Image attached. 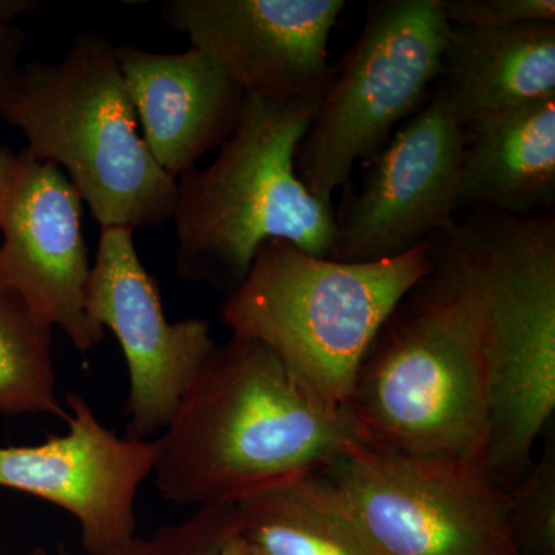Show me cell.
Returning a JSON list of instances; mask_svg holds the SVG:
<instances>
[{
    "instance_id": "1",
    "label": "cell",
    "mask_w": 555,
    "mask_h": 555,
    "mask_svg": "<svg viewBox=\"0 0 555 555\" xmlns=\"http://www.w3.org/2000/svg\"><path fill=\"white\" fill-rule=\"evenodd\" d=\"M448 225L429 238L433 270L367 347L345 414L369 448L483 470L491 433L486 294Z\"/></svg>"
},
{
    "instance_id": "2",
    "label": "cell",
    "mask_w": 555,
    "mask_h": 555,
    "mask_svg": "<svg viewBox=\"0 0 555 555\" xmlns=\"http://www.w3.org/2000/svg\"><path fill=\"white\" fill-rule=\"evenodd\" d=\"M356 441L345 412L320 406L268 347L232 335L179 398L153 477L177 505H236L327 466Z\"/></svg>"
},
{
    "instance_id": "3",
    "label": "cell",
    "mask_w": 555,
    "mask_h": 555,
    "mask_svg": "<svg viewBox=\"0 0 555 555\" xmlns=\"http://www.w3.org/2000/svg\"><path fill=\"white\" fill-rule=\"evenodd\" d=\"M318 102L275 104L247 94L238 127L217 159L177 179L171 221L181 280L232 294L270 240L331 257L334 208L313 196L295 171V153Z\"/></svg>"
},
{
    "instance_id": "4",
    "label": "cell",
    "mask_w": 555,
    "mask_h": 555,
    "mask_svg": "<svg viewBox=\"0 0 555 555\" xmlns=\"http://www.w3.org/2000/svg\"><path fill=\"white\" fill-rule=\"evenodd\" d=\"M433 268L429 240L372 262L332 261L270 240L225 297L221 320L232 335L268 347L320 406L345 412L378 328Z\"/></svg>"
},
{
    "instance_id": "5",
    "label": "cell",
    "mask_w": 555,
    "mask_h": 555,
    "mask_svg": "<svg viewBox=\"0 0 555 555\" xmlns=\"http://www.w3.org/2000/svg\"><path fill=\"white\" fill-rule=\"evenodd\" d=\"M0 115L27 138L28 155L68 171L101 230L134 232L171 221L177 179L145 145L107 39L82 33L60 61L22 67Z\"/></svg>"
},
{
    "instance_id": "6",
    "label": "cell",
    "mask_w": 555,
    "mask_h": 555,
    "mask_svg": "<svg viewBox=\"0 0 555 555\" xmlns=\"http://www.w3.org/2000/svg\"><path fill=\"white\" fill-rule=\"evenodd\" d=\"M449 233L486 294L491 433L485 476L513 488L534 463L555 409V217L467 211Z\"/></svg>"
},
{
    "instance_id": "7",
    "label": "cell",
    "mask_w": 555,
    "mask_h": 555,
    "mask_svg": "<svg viewBox=\"0 0 555 555\" xmlns=\"http://www.w3.org/2000/svg\"><path fill=\"white\" fill-rule=\"evenodd\" d=\"M449 22L441 0H375L318 102L295 153L306 189L331 204L357 163L385 147L429 100L441 75Z\"/></svg>"
},
{
    "instance_id": "8",
    "label": "cell",
    "mask_w": 555,
    "mask_h": 555,
    "mask_svg": "<svg viewBox=\"0 0 555 555\" xmlns=\"http://www.w3.org/2000/svg\"><path fill=\"white\" fill-rule=\"evenodd\" d=\"M313 474L374 555H520L507 492L478 467L356 441Z\"/></svg>"
},
{
    "instance_id": "9",
    "label": "cell",
    "mask_w": 555,
    "mask_h": 555,
    "mask_svg": "<svg viewBox=\"0 0 555 555\" xmlns=\"http://www.w3.org/2000/svg\"><path fill=\"white\" fill-rule=\"evenodd\" d=\"M465 131L440 87L367 160L337 218L332 261L372 262L406 254L459 214Z\"/></svg>"
},
{
    "instance_id": "10",
    "label": "cell",
    "mask_w": 555,
    "mask_h": 555,
    "mask_svg": "<svg viewBox=\"0 0 555 555\" xmlns=\"http://www.w3.org/2000/svg\"><path fill=\"white\" fill-rule=\"evenodd\" d=\"M345 0H173L164 17L248 96L320 101L335 75L331 33Z\"/></svg>"
},
{
    "instance_id": "11",
    "label": "cell",
    "mask_w": 555,
    "mask_h": 555,
    "mask_svg": "<svg viewBox=\"0 0 555 555\" xmlns=\"http://www.w3.org/2000/svg\"><path fill=\"white\" fill-rule=\"evenodd\" d=\"M87 309L98 326L115 334L126 358V437L150 440L169 425L179 398L217 345L210 324L199 318L167 320L156 281L127 229L101 230Z\"/></svg>"
},
{
    "instance_id": "12",
    "label": "cell",
    "mask_w": 555,
    "mask_h": 555,
    "mask_svg": "<svg viewBox=\"0 0 555 555\" xmlns=\"http://www.w3.org/2000/svg\"><path fill=\"white\" fill-rule=\"evenodd\" d=\"M64 436L0 448V488L38 496L76 518L87 555H104L134 537L139 488L153 476L158 440L119 437L79 393L65 397Z\"/></svg>"
},
{
    "instance_id": "13",
    "label": "cell",
    "mask_w": 555,
    "mask_h": 555,
    "mask_svg": "<svg viewBox=\"0 0 555 555\" xmlns=\"http://www.w3.org/2000/svg\"><path fill=\"white\" fill-rule=\"evenodd\" d=\"M21 155L0 215V286L14 288L38 320L60 327L79 352H90L105 331L87 309L93 266L82 199L60 167L25 150Z\"/></svg>"
},
{
    "instance_id": "14",
    "label": "cell",
    "mask_w": 555,
    "mask_h": 555,
    "mask_svg": "<svg viewBox=\"0 0 555 555\" xmlns=\"http://www.w3.org/2000/svg\"><path fill=\"white\" fill-rule=\"evenodd\" d=\"M139 129L160 169L178 179L238 127L247 94L206 51L116 47Z\"/></svg>"
},
{
    "instance_id": "15",
    "label": "cell",
    "mask_w": 555,
    "mask_h": 555,
    "mask_svg": "<svg viewBox=\"0 0 555 555\" xmlns=\"http://www.w3.org/2000/svg\"><path fill=\"white\" fill-rule=\"evenodd\" d=\"M437 86L462 127L555 98V24H449Z\"/></svg>"
},
{
    "instance_id": "16",
    "label": "cell",
    "mask_w": 555,
    "mask_h": 555,
    "mask_svg": "<svg viewBox=\"0 0 555 555\" xmlns=\"http://www.w3.org/2000/svg\"><path fill=\"white\" fill-rule=\"evenodd\" d=\"M459 214L554 215L555 98L463 127Z\"/></svg>"
},
{
    "instance_id": "17",
    "label": "cell",
    "mask_w": 555,
    "mask_h": 555,
    "mask_svg": "<svg viewBox=\"0 0 555 555\" xmlns=\"http://www.w3.org/2000/svg\"><path fill=\"white\" fill-rule=\"evenodd\" d=\"M238 535L264 555H374L313 473L236 503Z\"/></svg>"
},
{
    "instance_id": "18",
    "label": "cell",
    "mask_w": 555,
    "mask_h": 555,
    "mask_svg": "<svg viewBox=\"0 0 555 555\" xmlns=\"http://www.w3.org/2000/svg\"><path fill=\"white\" fill-rule=\"evenodd\" d=\"M51 332L14 288L0 286V414L72 418L57 393Z\"/></svg>"
},
{
    "instance_id": "19",
    "label": "cell",
    "mask_w": 555,
    "mask_h": 555,
    "mask_svg": "<svg viewBox=\"0 0 555 555\" xmlns=\"http://www.w3.org/2000/svg\"><path fill=\"white\" fill-rule=\"evenodd\" d=\"M506 492L507 525L518 554L555 555L554 437L542 456Z\"/></svg>"
},
{
    "instance_id": "20",
    "label": "cell",
    "mask_w": 555,
    "mask_h": 555,
    "mask_svg": "<svg viewBox=\"0 0 555 555\" xmlns=\"http://www.w3.org/2000/svg\"><path fill=\"white\" fill-rule=\"evenodd\" d=\"M235 535L236 505L198 507L185 520L163 526L149 539L134 535L104 555H222Z\"/></svg>"
},
{
    "instance_id": "21",
    "label": "cell",
    "mask_w": 555,
    "mask_h": 555,
    "mask_svg": "<svg viewBox=\"0 0 555 555\" xmlns=\"http://www.w3.org/2000/svg\"><path fill=\"white\" fill-rule=\"evenodd\" d=\"M449 24L476 28L555 24L554 0H441Z\"/></svg>"
},
{
    "instance_id": "22",
    "label": "cell",
    "mask_w": 555,
    "mask_h": 555,
    "mask_svg": "<svg viewBox=\"0 0 555 555\" xmlns=\"http://www.w3.org/2000/svg\"><path fill=\"white\" fill-rule=\"evenodd\" d=\"M31 5L35 3L27 0H0V112L9 105L20 86L25 33L16 24V17Z\"/></svg>"
},
{
    "instance_id": "23",
    "label": "cell",
    "mask_w": 555,
    "mask_h": 555,
    "mask_svg": "<svg viewBox=\"0 0 555 555\" xmlns=\"http://www.w3.org/2000/svg\"><path fill=\"white\" fill-rule=\"evenodd\" d=\"M21 153H13L7 149H0V215H2L5 201L9 198L11 185L16 179L21 166Z\"/></svg>"
},
{
    "instance_id": "24",
    "label": "cell",
    "mask_w": 555,
    "mask_h": 555,
    "mask_svg": "<svg viewBox=\"0 0 555 555\" xmlns=\"http://www.w3.org/2000/svg\"><path fill=\"white\" fill-rule=\"evenodd\" d=\"M222 555H264L257 546L248 543L247 540L241 539L240 535L233 537L225 546L224 554Z\"/></svg>"
},
{
    "instance_id": "25",
    "label": "cell",
    "mask_w": 555,
    "mask_h": 555,
    "mask_svg": "<svg viewBox=\"0 0 555 555\" xmlns=\"http://www.w3.org/2000/svg\"><path fill=\"white\" fill-rule=\"evenodd\" d=\"M28 555H49V554H47L46 547H35V550H33L31 553ZM62 555H64V554H62Z\"/></svg>"
},
{
    "instance_id": "26",
    "label": "cell",
    "mask_w": 555,
    "mask_h": 555,
    "mask_svg": "<svg viewBox=\"0 0 555 555\" xmlns=\"http://www.w3.org/2000/svg\"><path fill=\"white\" fill-rule=\"evenodd\" d=\"M0 555H3V554H2V551H0Z\"/></svg>"
}]
</instances>
